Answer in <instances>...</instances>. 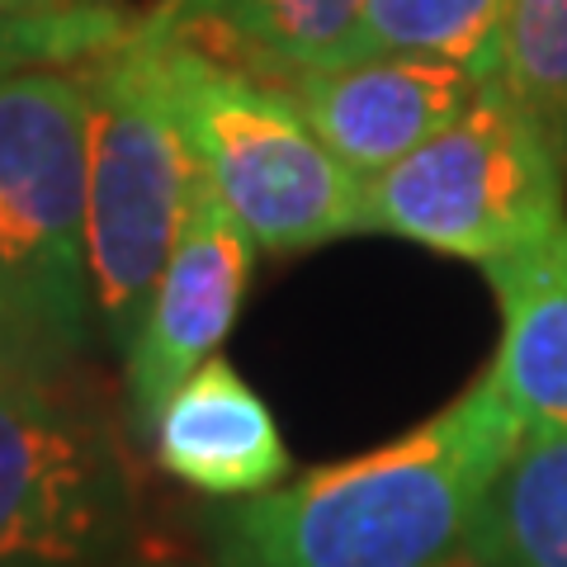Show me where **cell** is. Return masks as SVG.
Masks as SVG:
<instances>
[{"label":"cell","mask_w":567,"mask_h":567,"mask_svg":"<svg viewBox=\"0 0 567 567\" xmlns=\"http://www.w3.org/2000/svg\"><path fill=\"white\" fill-rule=\"evenodd\" d=\"M483 85L487 76L445 58L364 52V58L303 71L284 91L298 100L336 162L369 181L440 133L454 114H464Z\"/></svg>","instance_id":"obj_8"},{"label":"cell","mask_w":567,"mask_h":567,"mask_svg":"<svg viewBox=\"0 0 567 567\" xmlns=\"http://www.w3.org/2000/svg\"><path fill=\"white\" fill-rule=\"evenodd\" d=\"M81 6H100V0H0V10H14V14H48V10H81Z\"/></svg>","instance_id":"obj_17"},{"label":"cell","mask_w":567,"mask_h":567,"mask_svg":"<svg viewBox=\"0 0 567 567\" xmlns=\"http://www.w3.org/2000/svg\"><path fill=\"white\" fill-rule=\"evenodd\" d=\"M171 39V81L199 175L260 251L298 256L364 233V181L312 133L298 100Z\"/></svg>","instance_id":"obj_4"},{"label":"cell","mask_w":567,"mask_h":567,"mask_svg":"<svg viewBox=\"0 0 567 567\" xmlns=\"http://www.w3.org/2000/svg\"><path fill=\"white\" fill-rule=\"evenodd\" d=\"M128 525V458L71 369L0 379V567L100 563Z\"/></svg>","instance_id":"obj_6"},{"label":"cell","mask_w":567,"mask_h":567,"mask_svg":"<svg viewBox=\"0 0 567 567\" xmlns=\"http://www.w3.org/2000/svg\"><path fill=\"white\" fill-rule=\"evenodd\" d=\"M147 440L162 473L223 502L270 492L293 477V458L270 402L223 354H208L166 398Z\"/></svg>","instance_id":"obj_9"},{"label":"cell","mask_w":567,"mask_h":567,"mask_svg":"<svg viewBox=\"0 0 567 567\" xmlns=\"http://www.w3.org/2000/svg\"><path fill=\"white\" fill-rule=\"evenodd\" d=\"M502 312L492 379L535 431H567V227L483 265Z\"/></svg>","instance_id":"obj_11"},{"label":"cell","mask_w":567,"mask_h":567,"mask_svg":"<svg viewBox=\"0 0 567 567\" xmlns=\"http://www.w3.org/2000/svg\"><path fill=\"white\" fill-rule=\"evenodd\" d=\"M133 14H123L114 0L81 10H48V14H14L0 10V71L29 66H81L110 48Z\"/></svg>","instance_id":"obj_15"},{"label":"cell","mask_w":567,"mask_h":567,"mask_svg":"<svg viewBox=\"0 0 567 567\" xmlns=\"http://www.w3.org/2000/svg\"><path fill=\"white\" fill-rule=\"evenodd\" d=\"M506 0H369L354 58L364 52H412V58H445L492 76L496 29Z\"/></svg>","instance_id":"obj_14"},{"label":"cell","mask_w":567,"mask_h":567,"mask_svg":"<svg viewBox=\"0 0 567 567\" xmlns=\"http://www.w3.org/2000/svg\"><path fill=\"white\" fill-rule=\"evenodd\" d=\"M454 567H567V431L529 425L477 502Z\"/></svg>","instance_id":"obj_12"},{"label":"cell","mask_w":567,"mask_h":567,"mask_svg":"<svg viewBox=\"0 0 567 567\" xmlns=\"http://www.w3.org/2000/svg\"><path fill=\"white\" fill-rule=\"evenodd\" d=\"M567 166V0H506L492 76Z\"/></svg>","instance_id":"obj_13"},{"label":"cell","mask_w":567,"mask_h":567,"mask_svg":"<svg viewBox=\"0 0 567 567\" xmlns=\"http://www.w3.org/2000/svg\"><path fill=\"white\" fill-rule=\"evenodd\" d=\"M85 114L81 66L0 71V303L52 364H76L95 322Z\"/></svg>","instance_id":"obj_3"},{"label":"cell","mask_w":567,"mask_h":567,"mask_svg":"<svg viewBox=\"0 0 567 567\" xmlns=\"http://www.w3.org/2000/svg\"><path fill=\"white\" fill-rule=\"evenodd\" d=\"M567 227V166L502 85L364 181V233L492 265Z\"/></svg>","instance_id":"obj_5"},{"label":"cell","mask_w":567,"mask_h":567,"mask_svg":"<svg viewBox=\"0 0 567 567\" xmlns=\"http://www.w3.org/2000/svg\"><path fill=\"white\" fill-rule=\"evenodd\" d=\"M525 416L483 369L412 431L341 464L233 496L208 520L218 567H454Z\"/></svg>","instance_id":"obj_1"},{"label":"cell","mask_w":567,"mask_h":567,"mask_svg":"<svg viewBox=\"0 0 567 567\" xmlns=\"http://www.w3.org/2000/svg\"><path fill=\"white\" fill-rule=\"evenodd\" d=\"M369 0H156L175 39L246 76L289 85L303 71L354 58Z\"/></svg>","instance_id":"obj_10"},{"label":"cell","mask_w":567,"mask_h":567,"mask_svg":"<svg viewBox=\"0 0 567 567\" xmlns=\"http://www.w3.org/2000/svg\"><path fill=\"white\" fill-rule=\"evenodd\" d=\"M43 369H71V364H52L48 354L20 331L10 308L0 303V379L6 374H43Z\"/></svg>","instance_id":"obj_16"},{"label":"cell","mask_w":567,"mask_h":567,"mask_svg":"<svg viewBox=\"0 0 567 567\" xmlns=\"http://www.w3.org/2000/svg\"><path fill=\"white\" fill-rule=\"evenodd\" d=\"M85 76V246L95 322L123 354L147 312L185 213L199 189L171 39L156 14H133L110 48L81 62Z\"/></svg>","instance_id":"obj_2"},{"label":"cell","mask_w":567,"mask_h":567,"mask_svg":"<svg viewBox=\"0 0 567 567\" xmlns=\"http://www.w3.org/2000/svg\"><path fill=\"white\" fill-rule=\"evenodd\" d=\"M256 251L251 233L199 175L185 227L152 284L133 346L123 350V402L137 440L152 435L166 398L208 354H218L227 331L237 327Z\"/></svg>","instance_id":"obj_7"}]
</instances>
